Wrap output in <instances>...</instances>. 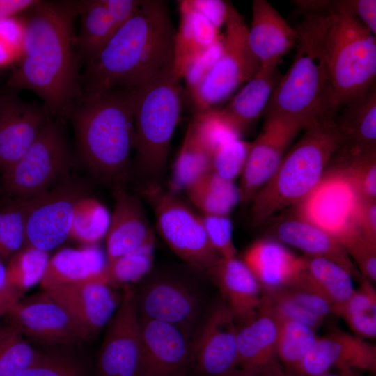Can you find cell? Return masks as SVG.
Segmentation results:
<instances>
[{
  "label": "cell",
  "instance_id": "obj_1",
  "mask_svg": "<svg viewBox=\"0 0 376 376\" xmlns=\"http://www.w3.org/2000/svg\"><path fill=\"white\" fill-rule=\"evenodd\" d=\"M80 1H38L19 15V57L6 88L36 93L49 117H68L81 96L74 22Z\"/></svg>",
  "mask_w": 376,
  "mask_h": 376
},
{
  "label": "cell",
  "instance_id": "obj_2",
  "mask_svg": "<svg viewBox=\"0 0 376 376\" xmlns=\"http://www.w3.org/2000/svg\"><path fill=\"white\" fill-rule=\"evenodd\" d=\"M176 31L166 1L141 0L134 15L85 63L79 100L141 87L172 68Z\"/></svg>",
  "mask_w": 376,
  "mask_h": 376
},
{
  "label": "cell",
  "instance_id": "obj_3",
  "mask_svg": "<svg viewBox=\"0 0 376 376\" xmlns=\"http://www.w3.org/2000/svg\"><path fill=\"white\" fill-rule=\"evenodd\" d=\"M136 97L137 88L112 89L78 101L68 116L81 161L115 186L127 177L134 146Z\"/></svg>",
  "mask_w": 376,
  "mask_h": 376
},
{
  "label": "cell",
  "instance_id": "obj_4",
  "mask_svg": "<svg viewBox=\"0 0 376 376\" xmlns=\"http://www.w3.org/2000/svg\"><path fill=\"white\" fill-rule=\"evenodd\" d=\"M328 14L305 13L295 28L296 54L272 93L266 115L296 120L306 127L335 116L337 107L325 48Z\"/></svg>",
  "mask_w": 376,
  "mask_h": 376
},
{
  "label": "cell",
  "instance_id": "obj_5",
  "mask_svg": "<svg viewBox=\"0 0 376 376\" xmlns=\"http://www.w3.org/2000/svg\"><path fill=\"white\" fill-rule=\"evenodd\" d=\"M285 154L268 181L253 198L251 220L258 226L291 205L298 204L318 186L342 138L334 117L313 122Z\"/></svg>",
  "mask_w": 376,
  "mask_h": 376
},
{
  "label": "cell",
  "instance_id": "obj_6",
  "mask_svg": "<svg viewBox=\"0 0 376 376\" xmlns=\"http://www.w3.org/2000/svg\"><path fill=\"white\" fill-rule=\"evenodd\" d=\"M327 59L338 109L375 84V36L347 8L333 1L325 33Z\"/></svg>",
  "mask_w": 376,
  "mask_h": 376
},
{
  "label": "cell",
  "instance_id": "obj_7",
  "mask_svg": "<svg viewBox=\"0 0 376 376\" xmlns=\"http://www.w3.org/2000/svg\"><path fill=\"white\" fill-rule=\"evenodd\" d=\"M181 79L173 66L137 88L134 149L139 169L149 176L161 175L166 166L180 118Z\"/></svg>",
  "mask_w": 376,
  "mask_h": 376
},
{
  "label": "cell",
  "instance_id": "obj_8",
  "mask_svg": "<svg viewBox=\"0 0 376 376\" xmlns=\"http://www.w3.org/2000/svg\"><path fill=\"white\" fill-rule=\"evenodd\" d=\"M72 160L62 120L50 118L22 157L1 175L2 187L8 197L41 194L65 178Z\"/></svg>",
  "mask_w": 376,
  "mask_h": 376
},
{
  "label": "cell",
  "instance_id": "obj_9",
  "mask_svg": "<svg viewBox=\"0 0 376 376\" xmlns=\"http://www.w3.org/2000/svg\"><path fill=\"white\" fill-rule=\"evenodd\" d=\"M221 54L207 75L190 91L196 113L213 109L260 71L261 64L248 42L249 27L230 5L225 21Z\"/></svg>",
  "mask_w": 376,
  "mask_h": 376
},
{
  "label": "cell",
  "instance_id": "obj_10",
  "mask_svg": "<svg viewBox=\"0 0 376 376\" xmlns=\"http://www.w3.org/2000/svg\"><path fill=\"white\" fill-rule=\"evenodd\" d=\"M142 193L152 206L157 232L165 243L189 265L207 273L221 257L207 238L201 215L155 183L144 186Z\"/></svg>",
  "mask_w": 376,
  "mask_h": 376
},
{
  "label": "cell",
  "instance_id": "obj_11",
  "mask_svg": "<svg viewBox=\"0 0 376 376\" xmlns=\"http://www.w3.org/2000/svg\"><path fill=\"white\" fill-rule=\"evenodd\" d=\"M134 295L140 318L172 325L192 341L204 306L202 292L194 283L174 274H157L134 290Z\"/></svg>",
  "mask_w": 376,
  "mask_h": 376
},
{
  "label": "cell",
  "instance_id": "obj_12",
  "mask_svg": "<svg viewBox=\"0 0 376 376\" xmlns=\"http://www.w3.org/2000/svg\"><path fill=\"white\" fill-rule=\"evenodd\" d=\"M86 194L80 182L64 178L36 196L29 211L25 245L49 252L69 237L77 201Z\"/></svg>",
  "mask_w": 376,
  "mask_h": 376
},
{
  "label": "cell",
  "instance_id": "obj_13",
  "mask_svg": "<svg viewBox=\"0 0 376 376\" xmlns=\"http://www.w3.org/2000/svg\"><path fill=\"white\" fill-rule=\"evenodd\" d=\"M114 315L107 324L97 363V376H139L141 327L134 289L124 286Z\"/></svg>",
  "mask_w": 376,
  "mask_h": 376
},
{
  "label": "cell",
  "instance_id": "obj_14",
  "mask_svg": "<svg viewBox=\"0 0 376 376\" xmlns=\"http://www.w3.org/2000/svg\"><path fill=\"white\" fill-rule=\"evenodd\" d=\"M237 324L221 299L199 327L191 343V369L198 376H231L238 368Z\"/></svg>",
  "mask_w": 376,
  "mask_h": 376
},
{
  "label": "cell",
  "instance_id": "obj_15",
  "mask_svg": "<svg viewBox=\"0 0 376 376\" xmlns=\"http://www.w3.org/2000/svg\"><path fill=\"white\" fill-rule=\"evenodd\" d=\"M24 336L47 345H71L91 338L88 331L47 293L19 300L7 314Z\"/></svg>",
  "mask_w": 376,
  "mask_h": 376
},
{
  "label": "cell",
  "instance_id": "obj_16",
  "mask_svg": "<svg viewBox=\"0 0 376 376\" xmlns=\"http://www.w3.org/2000/svg\"><path fill=\"white\" fill-rule=\"evenodd\" d=\"M306 127L291 119L266 115L263 127L251 141L249 157L238 186L242 202L251 201L268 181L290 143Z\"/></svg>",
  "mask_w": 376,
  "mask_h": 376
},
{
  "label": "cell",
  "instance_id": "obj_17",
  "mask_svg": "<svg viewBox=\"0 0 376 376\" xmlns=\"http://www.w3.org/2000/svg\"><path fill=\"white\" fill-rule=\"evenodd\" d=\"M359 198L347 180L329 171L298 203L297 217L320 227L338 240L344 234L359 228Z\"/></svg>",
  "mask_w": 376,
  "mask_h": 376
},
{
  "label": "cell",
  "instance_id": "obj_18",
  "mask_svg": "<svg viewBox=\"0 0 376 376\" xmlns=\"http://www.w3.org/2000/svg\"><path fill=\"white\" fill-rule=\"evenodd\" d=\"M338 370L376 373V346L354 334L334 331L318 336L293 376H315Z\"/></svg>",
  "mask_w": 376,
  "mask_h": 376
},
{
  "label": "cell",
  "instance_id": "obj_19",
  "mask_svg": "<svg viewBox=\"0 0 376 376\" xmlns=\"http://www.w3.org/2000/svg\"><path fill=\"white\" fill-rule=\"evenodd\" d=\"M44 107L22 100L15 91L0 92V173L29 149L50 118Z\"/></svg>",
  "mask_w": 376,
  "mask_h": 376
},
{
  "label": "cell",
  "instance_id": "obj_20",
  "mask_svg": "<svg viewBox=\"0 0 376 376\" xmlns=\"http://www.w3.org/2000/svg\"><path fill=\"white\" fill-rule=\"evenodd\" d=\"M140 321L142 343L139 376H188L191 340L169 324L143 318Z\"/></svg>",
  "mask_w": 376,
  "mask_h": 376
},
{
  "label": "cell",
  "instance_id": "obj_21",
  "mask_svg": "<svg viewBox=\"0 0 376 376\" xmlns=\"http://www.w3.org/2000/svg\"><path fill=\"white\" fill-rule=\"evenodd\" d=\"M43 291L65 308L91 336L107 326L121 300L108 278L59 285Z\"/></svg>",
  "mask_w": 376,
  "mask_h": 376
},
{
  "label": "cell",
  "instance_id": "obj_22",
  "mask_svg": "<svg viewBox=\"0 0 376 376\" xmlns=\"http://www.w3.org/2000/svg\"><path fill=\"white\" fill-rule=\"evenodd\" d=\"M141 0L80 1L76 50L79 63L89 61L137 11Z\"/></svg>",
  "mask_w": 376,
  "mask_h": 376
},
{
  "label": "cell",
  "instance_id": "obj_23",
  "mask_svg": "<svg viewBox=\"0 0 376 376\" xmlns=\"http://www.w3.org/2000/svg\"><path fill=\"white\" fill-rule=\"evenodd\" d=\"M113 196V210L105 236L108 260L155 244L154 231L139 198L122 185L115 186Z\"/></svg>",
  "mask_w": 376,
  "mask_h": 376
},
{
  "label": "cell",
  "instance_id": "obj_24",
  "mask_svg": "<svg viewBox=\"0 0 376 376\" xmlns=\"http://www.w3.org/2000/svg\"><path fill=\"white\" fill-rule=\"evenodd\" d=\"M297 34L265 0L252 1V22L248 31L249 47L262 70L278 66L281 58L296 45Z\"/></svg>",
  "mask_w": 376,
  "mask_h": 376
},
{
  "label": "cell",
  "instance_id": "obj_25",
  "mask_svg": "<svg viewBox=\"0 0 376 376\" xmlns=\"http://www.w3.org/2000/svg\"><path fill=\"white\" fill-rule=\"evenodd\" d=\"M207 274L218 286L222 300L237 325L255 315L263 294L256 279L242 259L221 258Z\"/></svg>",
  "mask_w": 376,
  "mask_h": 376
},
{
  "label": "cell",
  "instance_id": "obj_26",
  "mask_svg": "<svg viewBox=\"0 0 376 376\" xmlns=\"http://www.w3.org/2000/svg\"><path fill=\"white\" fill-rule=\"evenodd\" d=\"M256 279L263 295L274 292L292 282L305 266L304 256H297L286 246L270 239L259 240L242 259Z\"/></svg>",
  "mask_w": 376,
  "mask_h": 376
},
{
  "label": "cell",
  "instance_id": "obj_27",
  "mask_svg": "<svg viewBox=\"0 0 376 376\" xmlns=\"http://www.w3.org/2000/svg\"><path fill=\"white\" fill-rule=\"evenodd\" d=\"M277 318L267 297L253 317L237 325L238 368L251 370L278 362Z\"/></svg>",
  "mask_w": 376,
  "mask_h": 376
},
{
  "label": "cell",
  "instance_id": "obj_28",
  "mask_svg": "<svg viewBox=\"0 0 376 376\" xmlns=\"http://www.w3.org/2000/svg\"><path fill=\"white\" fill-rule=\"evenodd\" d=\"M274 233L278 239L305 253L331 260L359 280L362 277L338 239L320 227L299 217L277 221Z\"/></svg>",
  "mask_w": 376,
  "mask_h": 376
},
{
  "label": "cell",
  "instance_id": "obj_29",
  "mask_svg": "<svg viewBox=\"0 0 376 376\" xmlns=\"http://www.w3.org/2000/svg\"><path fill=\"white\" fill-rule=\"evenodd\" d=\"M107 265V256L97 244L64 248L49 258L40 284L46 290L94 279H109Z\"/></svg>",
  "mask_w": 376,
  "mask_h": 376
},
{
  "label": "cell",
  "instance_id": "obj_30",
  "mask_svg": "<svg viewBox=\"0 0 376 376\" xmlns=\"http://www.w3.org/2000/svg\"><path fill=\"white\" fill-rule=\"evenodd\" d=\"M340 109L334 116L343 141L338 150L359 153L376 149V85Z\"/></svg>",
  "mask_w": 376,
  "mask_h": 376
},
{
  "label": "cell",
  "instance_id": "obj_31",
  "mask_svg": "<svg viewBox=\"0 0 376 376\" xmlns=\"http://www.w3.org/2000/svg\"><path fill=\"white\" fill-rule=\"evenodd\" d=\"M178 2L181 18L175 35L173 69L182 79L190 64L222 36L208 19L190 7L187 0Z\"/></svg>",
  "mask_w": 376,
  "mask_h": 376
},
{
  "label": "cell",
  "instance_id": "obj_32",
  "mask_svg": "<svg viewBox=\"0 0 376 376\" xmlns=\"http://www.w3.org/2000/svg\"><path fill=\"white\" fill-rule=\"evenodd\" d=\"M281 76L278 66L260 69L229 104L219 111L242 134L265 111Z\"/></svg>",
  "mask_w": 376,
  "mask_h": 376
},
{
  "label": "cell",
  "instance_id": "obj_33",
  "mask_svg": "<svg viewBox=\"0 0 376 376\" xmlns=\"http://www.w3.org/2000/svg\"><path fill=\"white\" fill-rule=\"evenodd\" d=\"M191 202L204 214L228 215L241 201L238 186L212 171L187 189Z\"/></svg>",
  "mask_w": 376,
  "mask_h": 376
},
{
  "label": "cell",
  "instance_id": "obj_34",
  "mask_svg": "<svg viewBox=\"0 0 376 376\" xmlns=\"http://www.w3.org/2000/svg\"><path fill=\"white\" fill-rule=\"evenodd\" d=\"M331 159L335 160L330 171L345 178L360 199L376 200V149L359 153L336 150Z\"/></svg>",
  "mask_w": 376,
  "mask_h": 376
},
{
  "label": "cell",
  "instance_id": "obj_35",
  "mask_svg": "<svg viewBox=\"0 0 376 376\" xmlns=\"http://www.w3.org/2000/svg\"><path fill=\"white\" fill-rule=\"evenodd\" d=\"M276 316L277 359L284 370L293 376L318 336L315 329L305 324Z\"/></svg>",
  "mask_w": 376,
  "mask_h": 376
},
{
  "label": "cell",
  "instance_id": "obj_36",
  "mask_svg": "<svg viewBox=\"0 0 376 376\" xmlns=\"http://www.w3.org/2000/svg\"><path fill=\"white\" fill-rule=\"evenodd\" d=\"M305 272L333 304L334 311L353 294L352 276L343 267L327 258L304 255Z\"/></svg>",
  "mask_w": 376,
  "mask_h": 376
},
{
  "label": "cell",
  "instance_id": "obj_37",
  "mask_svg": "<svg viewBox=\"0 0 376 376\" xmlns=\"http://www.w3.org/2000/svg\"><path fill=\"white\" fill-rule=\"evenodd\" d=\"M360 286L334 313L342 318L354 334L362 338L376 336V291L373 283L361 277Z\"/></svg>",
  "mask_w": 376,
  "mask_h": 376
},
{
  "label": "cell",
  "instance_id": "obj_38",
  "mask_svg": "<svg viewBox=\"0 0 376 376\" xmlns=\"http://www.w3.org/2000/svg\"><path fill=\"white\" fill-rule=\"evenodd\" d=\"M212 152L189 125L173 166V184L185 190L212 171Z\"/></svg>",
  "mask_w": 376,
  "mask_h": 376
},
{
  "label": "cell",
  "instance_id": "obj_39",
  "mask_svg": "<svg viewBox=\"0 0 376 376\" xmlns=\"http://www.w3.org/2000/svg\"><path fill=\"white\" fill-rule=\"evenodd\" d=\"M35 197L7 196L0 203V258L3 261L25 245L27 215Z\"/></svg>",
  "mask_w": 376,
  "mask_h": 376
},
{
  "label": "cell",
  "instance_id": "obj_40",
  "mask_svg": "<svg viewBox=\"0 0 376 376\" xmlns=\"http://www.w3.org/2000/svg\"><path fill=\"white\" fill-rule=\"evenodd\" d=\"M49 258V252L31 246L22 247L6 265L7 288L22 297L26 291L40 283Z\"/></svg>",
  "mask_w": 376,
  "mask_h": 376
},
{
  "label": "cell",
  "instance_id": "obj_41",
  "mask_svg": "<svg viewBox=\"0 0 376 376\" xmlns=\"http://www.w3.org/2000/svg\"><path fill=\"white\" fill-rule=\"evenodd\" d=\"M111 219L106 206L87 194L77 201L69 237L84 245L97 244L105 237Z\"/></svg>",
  "mask_w": 376,
  "mask_h": 376
},
{
  "label": "cell",
  "instance_id": "obj_42",
  "mask_svg": "<svg viewBox=\"0 0 376 376\" xmlns=\"http://www.w3.org/2000/svg\"><path fill=\"white\" fill-rule=\"evenodd\" d=\"M42 353L11 325L0 329V376H17L34 363Z\"/></svg>",
  "mask_w": 376,
  "mask_h": 376
},
{
  "label": "cell",
  "instance_id": "obj_43",
  "mask_svg": "<svg viewBox=\"0 0 376 376\" xmlns=\"http://www.w3.org/2000/svg\"><path fill=\"white\" fill-rule=\"evenodd\" d=\"M154 244L145 246L108 260L107 274L112 285H130L149 273L153 262Z\"/></svg>",
  "mask_w": 376,
  "mask_h": 376
},
{
  "label": "cell",
  "instance_id": "obj_44",
  "mask_svg": "<svg viewBox=\"0 0 376 376\" xmlns=\"http://www.w3.org/2000/svg\"><path fill=\"white\" fill-rule=\"evenodd\" d=\"M276 292L322 320L333 313V304L309 279L304 268L292 282Z\"/></svg>",
  "mask_w": 376,
  "mask_h": 376
},
{
  "label": "cell",
  "instance_id": "obj_45",
  "mask_svg": "<svg viewBox=\"0 0 376 376\" xmlns=\"http://www.w3.org/2000/svg\"><path fill=\"white\" fill-rule=\"evenodd\" d=\"M189 125L212 154L221 144L242 136L217 109L195 113Z\"/></svg>",
  "mask_w": 376,
  "mask_h": 376
},
{
  "label": "cell",
  "instance_id": "obj_46",
  "mask_svg": "<svg viewBox=\"0 0 376 376\" xmlns=\"http://www.w3.org/2000/svg\"><path fill=\"white\" fill-rule=\"evenodd\" d=\"M251 147V141L242 139L221 144L212 154V171L222 178L234 182L243 172Z\"/></svg>",
  "mask_w": 376,
  "mask_h": 376
},
{
  "label": "cell",
  "instance_id": "obj_47",
  "mask_svg": "<svg viewBox=\"0 0 376 376\" xmlns=\"http://www.w3.org/2000/svg\"><path fill=\"white\" fill-rule=\"evenodd\" d=\"M361 276L373 283L376 281V244L370 242L359 228L338 239Z\"/></svg>",
  "mask_w": 376,
  "mask_h": 376
},
{
  "label": "cell",
  "instance_id": "obj_48",
  "mask_svg": "<svg viewBox=\"0 0 376 376\" xmlns=\"http://www.w3.org/2000/svg\"><path fill=\"white\" fill-rule=\"evenodd\" d=\"M17 376H86L75 356L63 352H42L40 358Z\"/></svg>",
  "mask_w": 376,
  "mask_h": 376
},
{
  "label": "cell",
  "instance_id": "obj_49",
  "mask_svg": "<svg viewBox=\"0 0 376 376\" xmlns=\"http://www.w3.org/2000/svg\"><path fill=\"white\" fill-rule=\"evenodd\" d=\"M201 217L207 238L217 254L223 258L236 256L228 215L202 214Z\"/></svg>",
  "mask_w": 376,
  "mask_h": 376
},
{
  "label": "cell",
  "instance_id": "obj_50",
  "mask_svg": "<svg viewBox=\"0 0 376 376\" xmlns=\"http://www.w3.org/2000/svg\"><path fill=\"white\" fill-rule=\"evenodd\" d=\"M223 48V36L190 64L182 78L189 90L197 85L219 58Z\"/></svg>",
  "mask_w": 376,
  "mask_h": 376
},
{
  "label": "cell",
  "instance_id": "obj_51",
  "mask_svg": "<svg viewBox=\"0 0 376 376\" xmlns=\"http://www.w3.org/2000/svg\"><path fill=\"white\" fill-rule=\"evenodd\" d=\"M190 7L203 14L219 29L225 24L230 2L220 0H187Z\"/></svg>",
  "mask_w": 376,
  "mask_h": 376
},
{
  "label": "cell",
  "instance_id": "obj_52",
  "mask_svg": "<svg viewBox=\"0 0 376 376\" xmlns=\"http://www.w3.org/2000/svg\"><path fill=\"white\" fill-rule=\"evenodd\" d=\"M357 224L366 238L376 244V200L359 198Z\"/></svg>",
  "mask_w": 376,
  "mask_h": 376
},
{
  "label": "cell",
  "instance_id": "obj_53",
  "mask_svg": "<svg viewBox=\"0 0 376 376\" xmlns=\"http://www.w3.org/2000/svg\"><path fill=\"white\" fill-rule=\"evenodd\" d=\"M347 8L370 30L376 34V1L348 0L345 1Z\"/></svg>",
  "mask_w": 376,
  "mask_h": 376
},
{
  "label": "cell",
  "instance_id": "obj_54",
  "mask_svg": "<svg viewBox=\"0 0 376 376\" xmlns=\"http://www.w3.org/2000/svg\"><path fill=\"white\" fill-rule=\"evenodd\" d=\"M36 0H0V20L16 17L29 8Z\"/></svg>",
  "mask_w": 376,
  "mask_h": 376
},
{
  "label": "cell",
  "instance_id": "obj_55",
  "mask_svg": "<svg viewBox=\"0 0 376 376\" xmlns=\"http://www.w3.org/2000/svg\"><path fill=\"white\" fill-rule=\"evenodd\" d=\"M231 376H292L286 373L279 362L251 370L237 368Z\"/></svg>",
  "mask_w": 376,
  "mask_h": 376
},
{
  "label": "cell",
  "instance_id": "obj_56",
  "mask_svg": "<svg viewBox=\"0 0 376 376\" xmlns=\"http://www.w3.org/2000/svg\"><path fill=\"white\" fill-rule=\"evenodd\" d=\"M19 51L0 35V70L17 60Z\"/></svg>",
  "mask_w": 376,
  "mask_h": 376
},
{
  "label": "cell",
  "instance_id": "obj_57",
  "mask_svg": "<svg viewBox=\"0 0 376 376\" xmlns=\"http://www.w3.org/2000/svg\"><path fill=\"white\" fill-rule=\"evenodd\" d=\"M21 297L7 289L0 291V317L7 315Z\"/></svg>",
  "mask_w": 376,
  "mask_h": 376
},
{
  "label": "cell",
  "instance_id": "obj_58",
  "mask_svg": "<svg viewBox=\"0 0 376 376\" xmlns=\"http://www.w3.org/2000/svg\"><path fill=\"white\" fill-rule=\"evenodd\" d=\"M6 285V265L0 258V291L7 290Z\"/></svg>",
  "mask_w": 376,
  "mask_h": 376
},
{
  "label": "cell",
  "instance_id": "obj_59",
  "mask_svg": "<svg viewBox=\"0 0 376 376\" xmlns=\"http://www.w3.org/2000/svg\"><path fill=\"white\" fill-rule=\"evenodd\" d=\"M315 376H360V372L354 370H338L337 373L330 372Z\"/></svg>",
  "mask_w": 376,
  "mask_h": 376
},
{
  "label": "cell",
  "instance_id": "obj_60",
  "mask_svg": "<svg viewBox=\"0 0 376 376\" xmlns=\"http://www.w3.org/2000/svg\"><path fill=\"white\" fill-rule=\"evenodd\" d=\"M1 187H2V182H1V173H0V191L1 189Z\"/></svg>",
  "mask_w": 376,
  "mask_h": 376
}]
</instances>
